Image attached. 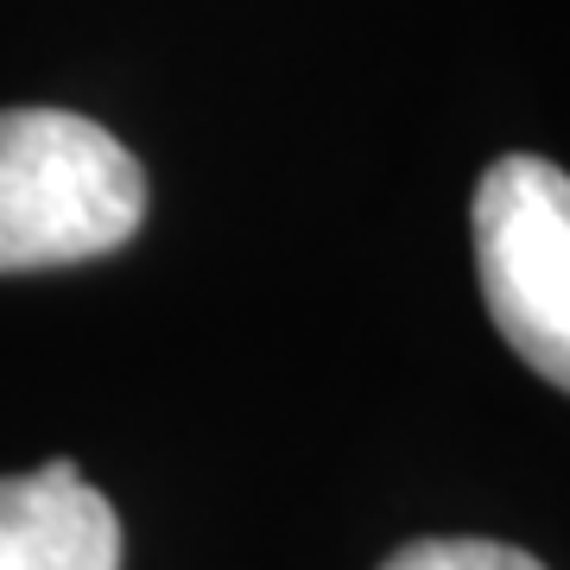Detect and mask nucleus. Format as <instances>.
<instances>
[{
    "label": "nucleus",
    "mask_w": 570,
    "mask_h": 570,
    "mask_svg": "<svg viewBox=\"0 0 570 570\" xmlns=\"http://www.w3.org/2000/svg\"><path fill=\"white\" fill-rule=\"evenodd\" d=\"M140 216L146 178L115 134L63 108L0 115V273L115 254Z\"/></svg>",
    "instance_id": "obj_1"
},
{
    "label": "nucleus",
    "mask_w": 570,
    "mask_h": 570,
    "mask_svg": "<svg viewBox=\"0 0 570 570\" xmlns=\"http://www.w3.org/2000/svg\"><path fill=\"white\" fill-rule=\"evenodd\" d=\"M475 273L508 348L570 393V178L551 159L513 153L475 184Z\"/></svg>",
    "instance_id": "obj_2"
},
{
    "label": "nucleus",
    "mask_w": 570,
    "mask_h": 570,
    "mask_svg": "<svg viewBox=\"0 0 570 570\" xmlns=\"http://www.w3.org/2000/svg\"><path fill=\"white\" fill-rule=\"evenodd\" d=\"M0 570H121V520L77 463L0 482Z\"/></svg>",
    "instance_id": "obj_3"
},
{
    "label": "nucleus",
    "mask_w": 570,
    "mask_h": 570,
    "mask_svg": "<svg viewBox=\"0 0 570 570\" xmlns=\"http://www.w3.org/2000/svg\"><path fill=\"white\" fill-rule=\"evenodd\" d=\"M381 570H546L532 551L494 546V539H419V546L393 551Z\"/></svg>",
    "instance_id": "obj_4"
}]
</instances>
